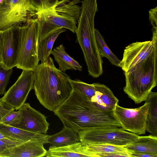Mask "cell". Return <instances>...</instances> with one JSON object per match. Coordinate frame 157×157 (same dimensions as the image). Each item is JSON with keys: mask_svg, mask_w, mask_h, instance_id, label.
<instances>
[{"mask_svg": "<svg viewBox=\"0 0 157 157\" xmlns=\"http://www.w3.org/2000/svg\"><path fill=\"white\" fill-rule=\"evenodd\" d=\"M54 112L64 126L71 128L77 132L90 128L121 127L114 111H103L97 109L87 97L73 90Z\"/></svg>", "mask_w": 157, "mask_h": 157, "instance_id": "6da1fadb", "label": "cell"}, {"mask_svg": "<svg viewBox=\"0 0 157 157\" xmlns=\"http://www.w3.org/2000/svg\"><path fill=\"white\" fill-rule=\"evenodd\" d=\"M34 72L33 89L40 103L54 112L67 98L72 89L67 74L55 66L49 56Z\"/></svg>", "mask_w": 157, "mask_h": 157, "instance_id": "7a4b0ae2", "label": "cell"}, {"mask_svg": "<svg viewBox=\"0 0 157 157\" xmlns=\"http://www.w3.org/2000/svg\"><path fill=\"white\" fill-rule=\"evenodd\" d=\"M75 32L76 42L83 52L89 75L97 78L103 73V61L94 34V20L98 11L97 0H83Z\"/></svg>", "mask_w": 157, "mask_h": 157, "instance_id": "3957f363", "label": "cell"}, {"mask_svg": "<svg viewBox=\"0 0 157 157\" xmlns=\"http://www.w3.org/2000/svg\"><path fill=\"white\" fill-rule=\"evenodd\" d=\"M157 44L150 55L124 72V93L136 104L145 101L157 85Z\"/></svg>", "mask_w": 157, "mask_h": 157, "instance_id": "277c9868", "label": "cell"}, {"mask_svg": "<svg viewBox=\"0 0 157 157\" xmlns=\"http://www.w3.org/2000/svg\"><path fill=\"white\" fill-rule=\"evenodd\" d=\"M40 28V22L37 18H31L20 26L21 41L17 68L34 71L38 65Z\"/></svg>", "mask_w": 157, "mask_h": 157, "instance_id": "5b68a950", "label": "cell"}, {"mask_svg": "<svg viewBox=\"0 0 157 157\" xmlns=\"http://www.w3.org/2000/svg\"><path fill=\"white\" fill-rule=\"evenodd\" d=\"M83 145L105 144L124 146L139 136L121 127H106L84 129L77 132Z\"/></svg>", "mask_w": 157, "mask_h": 157, "instance_id": "8992f818", "label": "cell"}, {"mask_svg": "<svg viewBox=\"0 0 157 157\" xmlns=\"http://www.w3.org/2000/svg\"><path fill=\"white\" fill-rule=\"evenodd\" d=\"M35 16L29 0H6L0 7V31L21 26Z\"/></svg>", "mask_w": 157, "mask_h": 157, "instance_id": "52a82bcc", "label": "cell"}, {"mask_svg": "<svg viewBox=\"0 0 157 157\" xmlns=\"http://www.w3.org/2000/svg\"><path fill=\"white\" fill-rule=\"evenodd\" d=\"M33 71L23 70L17 81L0 98V102L7 109L18 110L33 89Z\"/></svg>", "mask_w": 157, "mask_h": 157, "instance_id": "ba28073f", "label": "cell"}, {"mask_svg": "<svg viewBox=\"0 0 157 157\" xmlns=\"http://www.w3.org/2000/svg\"><path fill=\"white\" fill-rule=\"evenodd\" d=\"M142 106L134 109L124 108L116 105L114 113L120 122L121 128L137 135L145 134L147 117L150 105L147 99Z\"/></svg>", "mask_w": 157, "mask_h": 157, "instance_id": "9c48e42d", "label": "cell"}, {"mask_svg": "<svg viewBox=\"0 0 157 157\" xmlns=\"http://www.w3.org/2000/svg\"><path fill=\"white\" fill-rule=\"evenodd\" d=\"M20 26H14L3 31L0 63L6 69L16 67L21 41Z\"/></svg>", "mask_w": 157, "mask_h": 157, "instance_id": "30bf717a", "label": "cell"}, {"mask_svg": "<svg viewBox=\"0 0 157 157\" xmlns=\"http://www.w3.org/2000/svg\"><path fill=\"white\" fill-rule=\"evenodd\" d=\"M18 110L20 116L12 126L36 133H47L49 124L44 114L28 103H24Z\"/></svg>", "mask_w": 157, "mask_h": 157, "instance_id": "8fae6325", "label": "cell"}, {"mask_svg": "<svg viewBox=\"0 0 157 157\" xmlns=\"http://www.w3.org/2000/svg\"><path fill=\"white\" fill-rule=\"evenodd\" d=\"M156 44L157 40L151 39L143 42L137 41L126 47L121 62V67L124 72L147 58Z\"/></svg>", "mask_w": 157, "mask_h": 157, "instance_id": "7c38bea8", "label": "cell"}, {"mask_svg": "<svg viewBox=\"0 0 157 157\" xmlns=\"http://www.w3.org/2000/svg\"><path fill=\"white\" fill-rule=\"evenodd\" d=\"M30 140L0 153V157H42L45 156L46 151L44 144H46L47 136Z\"/></svg>", "mask_w": 157, "mask_h": 157, "instance_id": "4fadbf2b", "label": "cell"}, {"mask_svg": "<svg viewBox=\"0 0 157 157\" xmlns=\"http://www.w3.org/2000/svg\"><path fill=\"white\" fill-rule=\"evenodd\" d=\"M95 89L94 95L90 100L97 109L103 111H114L119 100L110 89L105 85L98 83H93Z\"/></svg>", "mask_w": 157, "mask_h": 157, "instance_id": "5bb4252c", "label": "cell"}, {"mask_svg": "<svg viewBox=\"0 0 157 157\" xmlns=\"http://www.w3.org/2000/svg\"><path fill=\"white\" fill-rule=\"evenodd\" d=\"M47 157H90L85 151L83 145L80 141L60 147L50 146L47 151Z\"/></svg>", "mask_w": 157, "mask_h": 157, "instance_id": "9a60e30c", "label": "cell"}, {"mask_svg": "<svg viewBox=\"0 0 157 157\" xmlns=\"http://www.w3.org/2000/svg\"><path fill=\"white\" fill-rule=\"evenodd\" d=\"M124 147L129 152L157 155V136L152 135L139 136L133 142Z\"/></svg>", "mask_w": 157, "mask_h": 157, "instance_id": "2e32d148", "label": "cell"}, {"mask_svg": "<svg viewBox=\"0 0 157 157\" xmlns=\"http://www.w3.org/2000/svg\"><path fill=\"white\" fill-rule=\"evenodd\" d=\"M80 141L78 133L73 128L64 126L62 130L55 134L47 136L46 143L53 147H60Z\"/></svg>", "mask_w": 157, "mask_h": 157, "instance_id": "e0dca14e", "label": "cell"}, {"mask_svg": "<svg viewBox=\"0 0 157 157\" xmlns=\"http://www.w3.org/2000/svg\"><path fill=\"white\" fill-rule=\"evenodd\" d=\"M0 132L7 138L21 143L30 140L46 136V134L36 133L0 123Z\"/></svg>", "mask_w": 157, "mask_h": 157, "instance_id": "ac0fdd59", "label": "cell"}, {"mask_svg": "<svg viewBox=\"0 0 157 157\" xmlns=\"http://www.w3.org/2000/svg\"><path fill=\"white\" fill-rule=\"evenodd\" d=\"M51 54L53 56L55 60L59 65V69L61 71L65 73L69 70L80 71L82 70V66L66 52L63 44H60L54 49Z\"/></svg>", "mask_w": 157, "mask_h": 157, "instance_id": "d6986e66", "label": "cell"}, {"mask_svg": "<svg viewBox=\"0 0 157 157\" xmlns=\"http://www.w3.org/2000/svg\"><path fill=\"white\" fill-rule=\"evenodd\" d=\"M43 16L47 20L59 28L67 29L75 33L77 21L56 13L53 10L44 11L37 14Z\"/></svg>", "mask_w": 157, "mask_h": 157, "instance_id": "ffe728a7", "label": "cell"}, {"mask_svg": "<svg viewBox=\"0 0 157 157\" xmlns=\"http://www.w3.org/2000/svg\"><path fill=\"white\" fill-rule=\"evenodd\" d=\"M80 0H62L57 2L53 10L57 14L78 21L81 7L77 4Z\"/></svg>", "mask_w": 157, "mask_h": 157, "instance_id": "44dd1931", "label": "cell"}, {"mask_svg": "<svg viewBox=\"0 0 157 157\" xmlns=\"http://www.w3.org/2000/svg\"><path fill=\"white\" fill-rule=\"evenodd\" d=\"M147 99L150 102L147 117L146 131L157 136V93L151 91Z\"/></svg>", "mask_w": 157, "mask_h": 157, "instance_id": "7402d4cb", "label": "cell"}, {"mask_svg": "<svg viewBox=\"0 0 157 157\" xmlns=\"http://www.w3.org/2000/svg\"><path fill=\"white\" fill-rule=\"evenodd\" d=\"M66 31V29L64 28L57 29L38 43V56L41 63L45 61L49 56L54 42L59 35Z\"/></svg>", "mask_w": 157, "mask_h": 157, "instance_id": "603a6c76", "label": "cell"}, {"mask_svg": "<svg viewBox=\"0 0 157 157\" xmlns=\"http://www.w3.org/2000/svg\"><path fill=\"white\" fill-rule=\"evenodd\" d=\"M84 150L90 157H98L100 154L116 152L128 151L124 147L108 144H98L83 145Z\"/></svg>", "mask_w": 157, "mask_h": 157, "instance_id": "cb8c5ba5", "label": "cell"}, {"mask_svg": "<svg viewBox=\"0 0 157 157\" xmlns=\"http://www.w3.org/2000/svg\"><path fill=\"white\" fill-rule=\"evenodd\" d=\"M94 34L97 47L101 57L106 58L112 64L121 67V60L112 52L98 29H95Z\"/></svg>", "mask_w": 157, "mask_h": 157, "instance_id": "d4e9b609", "label": "cell"}, {"mask_svg": "<svg viewBox=\"0 0 157 157\" xmlns=\"http://www.w3.org/2000/svg\"><path fill=\"white\" fill-rule=\"evenodd\" d=\"M69 81L72 90L82 93L90 100L94 95L95 89L93 83L89 84L78 79L72 80L70 78Z\"/></svg>", "mask_w": 157, "mask_h": 157, "instance_id": "484cf974", "label": "cell"}, {"mask_svg": "<svg viewBox=\"0 0 157 157\" xmlns=\"http://www.w3.org/2000/svg\"><path fill=\"white\" fill-rule=\"evenodd\" d=\"M36 15L41 12L53 10L58 0H29Z\"/></svg>", "mask_w": 157, "mask_h": 157, "instance_id": "4316f807", "label": "cell"}, {"mask_svg": "<svg viewBox=\"0 0 157 157\" xmlns=\"http://www.w3.org/2000/svg\"><path fill=\"white\" fill-rule=\"evenodd\" d=\"M13 71V68L6 69L0 63V95L6 92V88Z\"/></svg>", "mask_w": 157, "mask_h": 157, "instance_id": "83f0119b", "label": "cell"}, {"mask_svg": "<svg viewBox=\"0 0 157 157\" xmlns=\"http://www.w3.org/2000/svg\"><path fill=\"white\" fill-rule=\"evenodd\" d=\"M20 115L19 111L12 110L6 115L2 119V123L4 124L10 126L18 119Z\"/></svg>", "mask_w": 157, "mask_h": 157, "instance_id": "f1b7e54d", "label": "cell"}, {"mask_svg": "<svg viewBox=\"0 0 157 157\" xmlns=\"http://www.w3.org/2000/svg\"><path fill=\"white\" fill-rule=\"evenodd\" d=\"M21 144L20 142L7 138L0 140V153L7 149Z\"/></svg>", "mask_w": 157, "mask_h": 157, "instance_id": "f546056e", "label": "cell"}, {"mask_svg": "<svg viewBox=\"0 0 157 157\" xmlns=\"http://www.w3.org/2000/svg\"><path fill=\"white\" fill-rule=\"evenodd\" d=\"M149 19L153 28H157V7L149 10Z\"/></svg>", "mask_w": 157, "mask_h": 157, "instance_id": "4dcf8cb0", "label": "cell"}, {"mask_svg": "<svg viewBox=\"0 0 157 157\" xmlns=\"http://www.w3.org/2000/svg\"><path fill=\"white\" fill-rule=\"evenodd\" d=\"M130 157H157V154L143 152H130Z\"/></svg>", "mask_w": 157, "mask_h": 157, "instance_id": "1f68e13d", "label": "cell"}, {"mask_svg": "<svg viewBox=\"0 0 157 157\" xmlns=\"http://www.w3.org/2000/svg\"><path fill=\"white\" fill-rule=\"evenodd\" d=\"M12 111L5 108L0 102V123L2 122V118Z\"/></svg>", "mask_w": 157, "mask_h": 157, "instance_id": "d6a6232c", "label": "cell"}, {"mask_svg": "<svg viewBox=\"0 0 157 157\" xmlns=\"http://www.w3.org/2000/svg\"><path fill=\"white\" fill-rule=\"evenodd\" d=\"M2 32L3 31H0V60L1 55V44L2 39Z\"/></svg>", "mask_w": 157, "mask_h": 157, "instance_id": "836d02e7", "label": "cell"}, {"mask_svg": "<svg viewBox=\"0 0 157 157\" xmlns=\"http://www.w3.org/2000/svg\"><path fill=\"white\" fill-rule=\"evenodd\" d=\"M7 138L2 133L0 132V140L5 139Z\"/></svg>", "mask_w": 157, "mask_h": 157, "instance_id": "e575fe53", "label": "cell"}, {"mask_svg": "<svg viewBox=\"0 0 157 157\" xmlns=\"http://www.w3.org/2000/svg\"><path fill=\"white\" fill-rule=\"evenodd\" d=\"M6 0H0V7L6 2Z\"/></svg>", "mask_w": 157, "mask_h": 157, "instance_id": "d590c367", "label": "cell"}]
</instances>
